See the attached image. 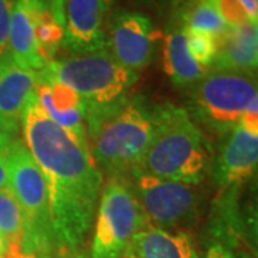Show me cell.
Segmentation results:
<instances>
[{
  "label": "cell",
  "instance_id": "1",
  "mask_svg": "<svg viewBox=\"0 0 258 258\" xmlns=\"http://www.w3.org/2000/svg\"><path fill=\"white\" fill-rule=\"evenodd\" d=\"M23 144L45 184L56 241L69 249L82 247L95 221L103 175L82 145L46 115L35 95L22 118Z\"/></svg>",
  "mask_w": 258,
  "mask_h": 258
},
{
  "label": "cell",
  "instance_id": "2",
  "mask_svg": "<svg viewBox=\"0 0 258 258\" xmlns=\"http://www.w3.org/2000/svg\"><path fill=\"white\" fill-rule=\"evenodd\" d=\"M155 122V106H149L141 96L126 95L111 103H86L88 147L101 174L108 178L128 176L137 169L152 141Z\"/></svg>",
  "mask_w": 258,
  "mask_h": 258
},
{
  "label": "cell",
  "instance_id": "3",
  "mask_svg": "<svg viewBox=\"0 0 258 258\" xmlns=\"http://www.w3.org/2000/svg\"><path fill=\"white\" fill-rule=\"evenodd\" d=\"M155 116L154 137L137 169L176 182H201L210 161L203 129L197 126L185 108L175 105H157Z\"/></svg>",
  "mask_w": 258,
  "mask_h": 258
},
{
  "label": "cell",
  "instance_id": "4",
  "mask_svg": "<svg viewBox=\"0 0 258 258\" xmlns=\"http://www.w3.org/2000/svg\"><path fill=\"white\" fill-rule=\"evenodd\" d=\"M254 108H258L254 75L211 68L191 86L185 111L198 128L224 137Z\"/></svg>",
  "mask_w": 258,
  "mask_h": 258
},
{
  "label": "cell",
  "instance_id": "5",
  "mask_svg": "<svg viewBox=\"0 0 258 258\" xmlns=\"http://www.w3.org/2000/svg\"><path fill=\"white\" fill-rule=\"evenodd\" d=\"M39 72L71 88L86 103H111L122 99L138 81V74L116 62L106 49L52 60Z\"/></svg>",
  "mask_w": 258,
  "mask_h": 258
},
{
  "label": "cell",
  "instance_id": "6",
  "mask_svg": "<svg viewBox=\"0 0 258 258\" xmlns=\"http://www.w3.org/2000/svg\"><path fill=\"white\" fill-rule=\"evenodd\" d=\"M92 258H122L134 235L147 227L145 215L126 176H109L95 215Z\"/></svg>",
  "mask_w": 258,
  "mask_h": 258
},
{
  "label": "cell",
  "instance_id": "7",
  "mask_svg": "<svg viewBox=\"0 0 258 258\" xmlns=\"http://www.w3.org/2000/svg\"><path fill=\"white\" fill-rule=\"evenodd\" d=\"M128 181L148 225L161 230H184L194 225L200 212V194L194 185L149 175L134 169Z\"/></svg>",
  "mask_w": 258,
  "mask_h": 258
},
{
  "label": "cell",
  "instance_id": "8",
  "mask_svg": "<svg viewBox=\"0 0 258 258\" xmlns=\"http://www.w3.org/2000/svg\"><path fill=\"white\" fill-rule=\"evenodd\" d=\"M157 37V30L145 15L125 9L112 15L108 42L111 55L131 71H142L152 62Z\"/></svg>",
  "mask_w": 258,
  "mask_h": 258
},
{
  "label": "cell",
  "instance_id": "9",
  "mask_svg": "<svg viewBox=\"0 0 258 258\" xmlns=\"http://www.w3.org/2000/svg\"><path fill=\"white\" fill-rule=\"evenodd\" d=\"M258 132L238 123L224 135L212 165V178L222 189L238 188L255 174Z\"/></svg>",
  "mask_w": 258,
  "mask_h": 258
},
{
  "label": "cell",
  "instance_id": "10",
  "mask_svg": "<svg viewBox=\"0 0 258 258\" xmlns=\"http://www.w3.org/2000/svg\"><path fill=\"white\" fill-rule=\"evenodd\" d=\"M109 0H66L63 47L76 55H88L106 47L103 19Z\"/></svg>",
  "mask_w": 258,
  "mask_h": 258
},
{
  "label": "cell",
  "instance_id": "11",
  "mask_svg": "<svg viewBox=\"0 0 258 258\" xmlns=\"http://www.w3.org/2000/svg\"><path fill=\"white\" fill-rule=\"evenodd\" d=\"M36 95V72L19 66L10 53L0 59V132L15 137Z\"/></svg>",
  "mask_w": 258,
  "mask_h": 258
},
{
  "label": "cell",
  "instance_id": "12",
  "mask_svg": "<svg viewBox=\"0 0 258 258\" xmlns=\"http://www.w3.org/2000/svg\"><path fill=\"white\" fill-rule=\"evenodd\" d=\"M39 105L50 119L69 132L78 142L88 147L85 129V101L71 88L36 72ZM89 148V147H88Z\"/></svg>",
  "mask_w": 258,
  "mask_h": 258
},
{
  "label": "cell",
  "instance_id": "13",
  "mask_svg": "<svg viewBox=\"0 0 258 258\" xmlns=\"http://www.w3.org/2000/svg\"><path fill=\"white\" fill-rule=\"evenodd\" d=\"M46 3V0H15L10 16V56L19 66L33 72H39L45 68L37 53L35 28L37 12Z\"/></svg>",
  "mask_w": 258,
  "mask_h": 258
},
{
  "label": "cell",
  "instance_id": "14",
  "mask_svg": "<svg viewBox=\"0 0 258 258\" xmlns=\"http://www.w3.org/2000/svg\"><path fill=\"white\" fill-rule=\"evenodd\" d=\"M257 25L247 22L238 26H228L217 36V56L214 69H227L255 74L258 63Z\"/></svg>",
  "mask_w": 258,
  "mask_h": 258
},
{
  "label": "cell",
  "instance_id": "15",
  "mask_svg": "<svg viewBox=\"0 0 258 258\" xmlns=\"http://www.w3.org/2000/svg\"><path fill=\"white\" fill-rule=\"evenodd\" d=\"M122 258H200L194 240L184 231L147 225L131 240Z\"/></svg>",
  "mask_w": 258,
  "mask_h": 258
},
{
  "label": "cell",
  "instance_id": "16",
  "mask_svg": "<svg viewBox=\"0 0 258 258\" xmlns=\"http://www.w3.org/2000/svg\"><path fill=\"white\" fill-rule=\"evenodd\" d=\"M162 62L171 82L181 88H191L208 71L191 56L186 46L185 28L175 19L169 23L164 37Z\"/></svg>",
  "mask_w": 258,
  "mask_h": 258
},
{
  "label": "cell",
  "instance_id": "17",
  "mask_svg": "<svg viewBox=\"0 0 258 258\" xmlns=\"http://www.w3.org/2000/svg\"><path fill=\"white\" fill-rule=\"evenodd\" d=\"M0 232L8 240V252H15L20 248L25 237V220L9 188L0 189Z\"/></svg>",
  "mask_w": 258,
  "mask_h": 258
},
{
  "label": "cell",
  "instance_id": "18",
  "mask_svg": "<svg viewBox=\"0 0 258 258\" xmlns=\"http://www.w3.org/2000/svg\"><path fill=\"white\" fill-rule=\"evenodd\" d=\"M37 53L46 66L55 57L57 49L63 42V26H60L53 15L50 13L47 3L37 12L36 28H35Z\"/></svg>",
  "mask_w": 258,
  "mask_h": 258
},
{
  "label": "cell",
  "instance_id": "19",
  "mask_svg": "<svg viewBox=\"0 0 258 258\" xmlns=\"http://www.w3.org/2000/svg\"><path fill=\"white\" fill-rule=\"evenodd\" d=\"M185 35L186 46L194 59L205 69L212 66L217 56V36L189 29H185Z\"/></svg>",
  "mask_w": 258,
  "mask_h": 258
},
{
  "label": "cell",
  "instance_id": "20",
  "mask_svg": "<svg viewBox=\"0 0 258 258\" xmlns=\"http://www.w3.org/2000/svg\"><path fill=\"white\" fill-rule=\"evenodd\" d=\"M211 2L228 26H238L249 22L245 10L242 9L238 0H211Z\"/></svg>",
  "mask_w": 258,
  "mask_h": 258
},
{
  "label": "cell",
  "instance_id": "21",
  "mask_svg": "<svg viewBox=\"0 0 258 258\" xmlns=\"http://www.w3.org/2000/svg\"><path fill=\"white\" fill-rule=\"evenodd\" d=\"M15 0H0V59L9 53V26Z\"/></svg>",
  "mask_w": 258,
  "mask_h": 258
},
{
  "label": "cell",
  "instance_id": "22",
  "mask_svg": "<svg viewBox=\"0 0 258 258\" xmlns=\"http://www.w3.org/2000/svg\"><path fill=\"white\" fill-rule=\"evenodd\" d=\"M15 137L0 132V189L9 188V151Z\"/></svg>",
  "mask_w": 258,
  "mask_h": 258
},
{
  "label": "cell",
  "instance_id": "23",
  "mask_svg": "<svg viewBox=\"0 0 258 258\" xmlns=\"http://www.w3.org/2000/svg\"><path fill=\"white\" fill-rule=\"evenodd\" d=\"M205 258H235V254L227 245L215 242L208 248Z\"/></svg>",
  "mask_w": 258,
  "mask_h": 258
},
{
  "label": "cell",
  "instance_id": "24",
  "mask_svg": "<svg viewBox=\"0 0 258 258\" xmlns=\"http://www.w3.org/2000/svg\"><path fill=\"white\" fill-rule=\"evenodd\" d=\"M46 2L49 10L56 19V22L60 26H64V3H66V0H46Z\"/></svg>",
  "mask_w": 258,
  "mask_h": 258
},
{
  "label": "cell",
  "instance_id": "25",
  "mask_svg": "<svg viewBox=\"0 0 258 258\" xmlns=\"http://www.w3.org/2000/svg\"><path fill=\"white\" fill-rule=\"evenodd\" d=\"M242 9L245 10L247 16H248L251 23L257 25L258 20V0H238Z\"/></svg>",
  "mask_w": 258,
  "mask_h": 258
},
{
  "label": "cell",
  "instance_id": "26",
  "mask_svg": "<svg viewBox=\"0 0 258 258\" xmlns=\"http://www.w3.org/2000/svg\"><path fill=\"white\" fill-rule=\"evenodd\" d=\"M8 240L5 238V235L0 232V258L5 257L6 255V252H8Z\"/></svg>",
  "mask_w": 258,
  "mask_h": 258
},
{
  "label": "cell",
  "instance_id": "27",
  "mask_svg": "<svg viewBox=\"0 0 258 258\" xmlns=\"http://www.w3.org/2000/svg\"><path fill=\"white\" fill-rule=\"evenodd\" d=\"M235 258H255V255H252L249 252H241L240 255H235Z\"/></svg>",
  "mask_w": 258,
  "mask_h": 258
}]
</instances>
